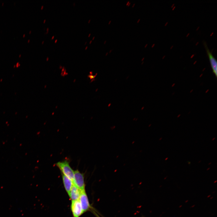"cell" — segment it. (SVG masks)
Masks as SVG:
<instances>
[{
  "instance_id": "obj_1",
  "label": "cell",
  "mask_w": 217,
  "mask_h": 217,
  "mask_svg": "<svg viewBox=\"0 0 217 217\" xmlns=\"http://www.w3.org/2000/svg\"><path fill=\"white\" fill-rule=\"evenodd\" d=\"M56 165L61 172L62 174L73 181L74 171L71 167L68 161L59 162L56 163Z\"/></svg>"
},
{
  "instance_id": "obj_2",
  "label": "cell",
  "mask_w": 217,
  "mask_h": 217,
  "mask_svg": "<svg viewBox=\"0 0 217 217\" xmlns=\"http://www.w3.org/2000/svg\"><path fill=\"white\" fill-rule=\"evenodd\" d=\"M73 182V184L81 191L85 190L84 175L78 170L74 171Z\"/></svg>"
},
{
  "instance_id": "obj_3",
  "label": "cell",
  "mask_w": 217,
  "mask_h": 217,
  "mask_svg": "<svg viewBox=\"0 0 217 217\" xmlns=\"http://www.w3.org/2000/svg\"><path fill=\"white\" fill-rule=\"evenodd\" d=\"M79 200L83 213L91 209L85 190L81 191Z\"/></svg>"
},
{
  "instance_id": "obj_4",
  "label": "cell",
  "mask_w": 217,
  "mask_h": 217,
  "mask_svg": "<svg viewBox=\"0 0 217 217\" xmlns=\"http://www.w3.org/2000/svg\"><path fill=\"white\" fill-rule=\"evenodd\" d=\"M203 44L209 59L212 72L216 78L217 77V61L216 60L209 50L206 43L204 42Z\"/></svg>"
},
{
  "instance_id": "obj_5",
  "label": "cell",
  "mask_w": 217,
  "mask_h": 217,
  "mask_svg": "<svg viewBox=\"0 0 217 217\" xmlns=\"http://www.w3.org/2000/svg\"><path fill=\"white\" fill-rule=\"evenodd\" d=\"M71 209L73 217H79L83 213L79 200L71 201Z\"/></svg>"
},
{
  "instance_id": "obj_6",
  "label": "cell",
  "mask_w": 217,
  "mask_h": 217,
  "mask_svg": "<svg viewBox=\"0 0 217 217\" xmlns=\"http://www.w3.org/2000/svg\"><path fill=\"white\" fill-rule=\"evenodd\" d=\"M80 192L81 190L73 184L68 195L71 201L78 200Z\"/></svg>"
},
{
  "instance_id": "obj_7",
  "label": "cell",
  "mask_w": 217,
  "mask_h": 217,
  "mask_svg": "<svg viewBox=\"0 0 217 217\" xmlns=\"http://www.w3.org/2000/svg\"><path fill=\"white\" fill-rule=\"evenodd\" d=\"M62 177L64 186L68 195L73 184V181L65 176L62 174Z\"/></svg>"
},
{
  "instance_id": "obj_8",
  "label": "cell",
  "mask_w": 217,
  "mask_h": 217,
  "mask_svg": "<svg viewBox=\"0 0 217 217\" xmlns=\"http://www.w3.org/2000/svg\"><path fill=\"white\" fill-rule=\"evenodd\" d=\"M93 212L96 217H101L98 214L94 211L93 210Z\"/></svg>"
},
{
  "instance_id": "obj_9",
  "label": "cell",
  "mask_w": 217,
  "mask_h": 217,
  "mask_svg": "<svg viewBox=\"0 0 217 217\" xmlns=\"http://www.w3.org/2000/svg\"><path fill=\"white\" fill-rule=\"evenodd\" d=\"M54 36H53V37L52 38V39H53V38H54Z\"/></svg>"
},
{
  "instance_id": "obj_10",
  "label": "cell",
  "mask_w": 217,
  "mask_h": 217,
  "mask_svg": "<svg viewBox=\"0 0 217 217\" xmlns=\"http://www.w3.org/2000/svg\"><path fill=\"white\" fill-rule=\"evenodd\" d=\"M87 47H86V48L85 49H86V48H87Z\"/></svg>"
}]
</instances>
